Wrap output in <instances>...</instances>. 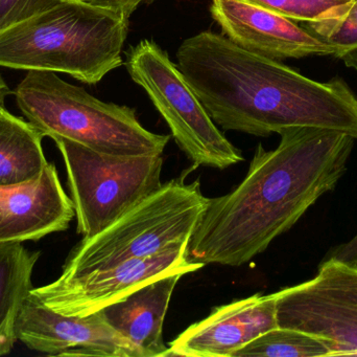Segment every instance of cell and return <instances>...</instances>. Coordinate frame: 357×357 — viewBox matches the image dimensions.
Masks as SVG:
<instances>
[{
	"label": "cell",
	"instance_id": "cell-20",
	"mask_svg": "<svg viewBox=\"0 0 357 357\" xmlns=\"http://www.w3.org/2000/svg\"><path fill=\"white\" fill-rule=\"evenodd\" d=\"M66 0H0V31L42 14Z\"/></svg>",
	"mask_w": 357,
	"mask_h": 357
},
{
	"label": "cell",
	"instance_id": "cell-2",
	"mask_svg": "<svg viewBox=\"0 0 357 357\" xmlns=\"http://www.w3.org/2000/svg\"><path fill=\"white\" fill-rule=\"evenodd\" d=\"M178 66L214 123L255 136L296 128L357 140V96L345 80L316 81L213 31L185 40Z\"/></svg>",
	"mask_w": 357,
	"mask_h": 357
},
{
	"label": "cell",
	"instance_id": "cell-9",
	"mask_svg": "<svg viewBox=\"0 0 357 357\" xmlns=\"http://www.w3.org/2000/svg\"><path fill=\"white\" fill-rule=\"evenodd\" d=\"M189 240L178 241L150 257L129 260L73 278L56 279L45 286L33 289L31 293L60 314H94L158 277L176 272L188 275L204 268L203 263L189 260Z\"/></svg>",
	"mask_w": 357,
	"mask_h": 357
},
{
	"label": "cell",
	"instance_id": "cell-1",
	"mask_svg": "<svg viewBox=\"0 0 357 357\" xmlns=\"http://www.w3.org/2000/svg\"><path fill=\"white\" fill-rule=\"evenodd\" d=\"M280 136L274 150L258 145L234 190L208 198L189 240L190 261L241 266L264 253L337 188L356 140L314 128L289 129Z\"/></svg>",
	"mask_w": 357,
	"mask_h": 357
},
{
	"label": "cell",
	"instance_id": "cell-17",
	"mask_svg": "<svg viewBox=\"0 0 357 357\" xmlns=\"http://www.w3.org/2000/svg\"><path fill=\"white\" fill-rule=\"evenodd\" d=\"M304 27L335 50V58L357 69V0H346L325 10Z\"/></svg>",
	"mask_w": 357,
	"mask_h": 357
},
{
	"label": "cell",
	"instance_id": "cell-19",
	"mask_svg": "<svg viewBox=\"0 0 357 357\" xmlns=\"http://www.w3.org/2000/svg\"><path fill=\"white\" fill-rule=\"evenodd\" d=\"M248 3L260 6L287 17L291 20H314L333 6L343 3L346 0H243Z\"/></svg>",
	"mask_w": 357,
	"mask_h": 357
},
{
	"label": "cell",
	"instance_id": "cell-3",
	"mask_svg": "<svg viewBox=\"0 0 357 357\" xmlns=\"http://www.w3.org/2000/svg\"><path fill=\"white\" fill-rule=\"evenodd\" d=\"M129 19L66 0L0 31V66L67 73L94 85L123 65Z\"/></svg>",
	"mask_w": 357,
	"mask_h": 357
},
{
	"label": "cell",
	"instance_id": "cell-16",
	"mask_svg": "<svg viewBox=\"0 0 357 357\" xmlns=\"http://www.w3.org/2000/svg\"><path fill=\"white\" fill-rule=\"evenodd\" d=\"M40 253L21 243H0V356L12 351L17 340L19 312L33 291L31 276Z\"/></svg>",
	"mask_w": 357,
	"mask_h": 357
},
{
	"label": "cell",
	"instance_id": "cell-6",
	"mask_svg": "<svg viewBox=\"0 0 357 357\" xmlns=\"http://www.w3.org/2000/svg\"><path fill=\"white\" fill-rule=\"evenodd\" d=\"M68 175L77 232L89 238L162 186L160 155H112L54 138Z\"/></svg>",
	"mask_w": 357,
	"mask_h": 357
},
{
	"label": "cell",
	"instance_id": "cell-7",
	"mask_svg": "<svg viewBox=\"0 0 357 357\" xmlns=\"http://www.w3.org/2000/svg\"><path fill=\"white\" fill-rule=\"evenodd\" d=\"M126 66L195 167L224 170L243 161L241 151L216 127L178 65L155 42L146 39L132 46Z\"/></svg>",
	"mask_w": 357,
	"mask_h": 357
},
{
	"label": "cell",
	"instance_id": "cell-10",
	"mask_svg": "<svg viewBox=\"0 0 357 357\" xmlns=\"http://www.w3.org/2000/svg\"><path fill=\"white\" fill-rule=\"evenodd\" d=\"M17 340L50 356L144 357L107 323L102 312L68 316L50 309L33 293L16 322Z\"/></svg>",
	"mask_w": 357,
	"mask_h": 357
},
{
	"label": "cell",
	"instance_id": "cell-15",
	"mask_svg": "<svg viewBox=\"0 0 357 357\" xmlns=\"http://www.w3.org/2000/svg\"><path fill=\"white\" fill-rule=\"evenodd\" d=\"M44 136L29 122L8 110L0 113V190L33 182L48 161L42 148Z\"/></svg>",
	"mask_w": 357,
	"mask_h": 357
},
{
	"label": "cell",
	"instance_id": "cell-5",
	"mask_svg": "<svg viewBox=\"0 0 357 357\" xmlns=\"http://www.w3.org/2000/svg\"><path fill=\"white\" fill-rule=\"evenodd\" d=\"M199 180L185 176L163 184L127 213L89 238H83L65 263L68 279L150 257L178 241L190 239L207 205Z\"/></svg>",
	"mask_w": 357,
	"mask_h": 357
},
{
	"label": "cell",
	"instance_id": "cell-22",
	"mask_svg": "<svg viewBox=\"0 0 357 357\" xmlns=\"http://www.w3.org/2000/svg\"><path fill=\"white\" fill-rule=\"evenodd\" d=\"M326 258H335L352 265H357V234L347 242L331 249Z\"/></svg>",
	"mask_w": 357,
	"mask_h": 357
},
{
	"label": "cell",
	"instance_id": "cell-4",
	"mask_svg": "<svg viewBox=\"0 0 357 357\" xmlns=\"http://www.w3.org/2000/svg\"><path fill=\"white\" fill-rule=\"evenodd\" d=\"M14 96L27 122L52 140L112 155L163 154L171 140L146 129L134 109L102 102L54 71H29Z\"/></svg>",
	"mask_w": 357,
	"mask_h": 357
},
{
	"label": "cell",
	"instance_id": "cell-11",
	"mask_svg": "<svg viewBox=\"0 0 357 357\" xmlns=\"http://www.w3.org/2000/svg\"><path fill=\"white\" fill-rule=\"evenodd\" d=\"M212 17L237 45L268 58L335 56V50L305 27L243 0H212Z\"/></svg>",
	"mask_w": 357,
	"mask_h": 357
},
{
	"label": "cell",
	"instance_id": "cell-23",
	"mask_svg": "<svg viewBox=\"0 0 357 357\" xmlns=\"http://www.w3.org/2000/svg\"><path fill=\"white\" fill-rule=\"evenodd\" d=\"M10 94V89L8 87L3 78L0 75V113L3 112L6 109V100Z\"/></svg>",
	"mask_w": 357,
	"mask_h": 357
},
{
	"label": "cell",
	"instance_id": "cell-21",
	"mask_svg": "<svg viewBox=\"0 0 357 357\" xmlns=\"http://www.w3.org/2000/svg\"><path fill=\"white\" fill-rule=\"evenodd\" d=\"M98 8H107V10H115L121 14L131 16L138 6L144 3H151L155 0H79Z\"/></svg>",
	"mask_w": 357,
	"mask_h": 357
},
{
	"label": "cell",
	"instance_id": "cell-14",
	"mask_svg": "<svg viewBox=\"0 0 357 357\" xmlns=\"http://www.w3.org/2000/svg\"><path fill=\"white\" fill-rule=\"evenodd\" d=\"M185 272L158 277L100 310L109 325L144 357H167L163 325L172 296Z\"/></svg>",
	"mask_w": 357,
	"mask_h": 357
},
{
	"label": "cell",
	"instance_id": "cell-12",
	"mask_svg": "<svg viewBox=\"0 0 357 357\" xmlns=\"http://www.w3.org/2000/svg\"><path fill=\"white\" fill-rule=\"evenodd\" d=\"M278 328L275 293H261L214 308L183 331L167 357H233L243 346Z\"/></svg>",
	"mask_w": 357,
	"mask_h": 357
},
{
	"label": "cell",
	"instance_id": "cell-8",
	"mask_svg": "<svg viewBox=\"0 0 357 357\" xmlns=\"http://www.w3.org/2000/svg\"><path fill=\"white\" fill-rule=\"evenodd\" d=\"M275 297L278 327L317 337L328 357L357 356V265L326 258L314 278Z\"/></svg>",
	"mask_w": 357,
	"mask_h": 357
},
{
	"label": "cell",
	"instance_id": "cell-18",
	"mask_svg": "<svg viewBox=\"0 0 357 357\" xmlns=\"http://www.w3.org/2000/svg\"><path fill=\"white\" fill-rule=\"evenodd\" d=\"M319 356L328 357V349L320 340L280 327L260 335L233 354V357Z\"/></svg>",
	"mask_w": 357,
	"mask_h": 357
},
{
	"label": "cell",
	"instance_id": "cell-13",
	"mask_svg": "<svg viewBox=\"0 0 357 357\" xmlns=\"http://www.w3.org/2000/svg\"><path fill=\"white\" fill-rule=\"evenodd\" d=\"M75 216L56 167L48 163L33 182L0 190V243L39 240L62 232Z\"/></svg>",
	"mask_w": 357,
	"mask_h": 357
}]
</instances>
